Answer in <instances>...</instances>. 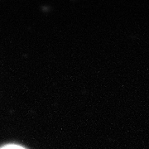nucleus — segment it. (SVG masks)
I'll list each match as a JSON object with an SVG mask.
<instances>
[{
	"label": "nucleus",
	"mask_w": 149,
	"mask_h": 149,
	"mask_svg": "<svg viewBox=\"0 0 149 149\" xmlns=\"http://www.w3.org/2000/svg\"><path fill=\"white\" fill-rule=\"evenodd\" d=\"M1 149H25L23 148H22L20 146H17V145H8V146H6L4 148Z\"/></svg>",
	"instance_id": "f257e3e1"
}]
</instances>
